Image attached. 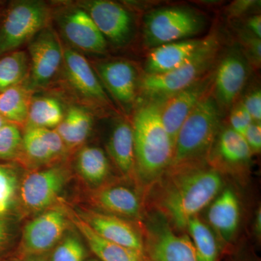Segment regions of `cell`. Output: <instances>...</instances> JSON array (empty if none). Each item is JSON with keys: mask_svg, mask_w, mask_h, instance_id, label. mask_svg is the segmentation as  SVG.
<instances>
[{"mask_svg": "<svg viewBox=\"0 0 261 261\" xmlns=\"http://www.w3.org/2000/svg\"><path fill=\"white\" fill-rule=\"evenodd\" d=\"M108 151L116 167L125 177H135L133 129L128 122H117L108 140Z\"/></svg>", "mask_w": 261, "mask_h": 261, "instance_id": "603a6c76", "label": "cell"}, {"mask_svg": "<svg viewBox=\"0 0 261 261\" xmlns=\"http://www.w3.org/2000/svg\"><path fill=\"white\" fill-rule=\"evenodd\" d=\"M8 123V122H7L5 121L4 118H3L1 116H0V128H1L2 126H4L5 123Z\"/></svg>", "mask_w": 261, "mask_h": 261, "instance_id": "7bdbcfd3", "label": "cell"}, {"mask_svg": "<svg viewBox=\"0 0 261 261\" xmlns=\"http://www.w3.org/2000/svg\"><path fill=\"white\" fill-rule=\"evenodd\" d=\"M76 168L81 177L88 185L99 187L110 174V163L104 151L99 147L87 146L80 151Z\"/></svg>", "mask_w": 261, "mask_h": 261, "instance_id": "d4e9b609", "label": "cell"}, {"mask_svg": "<svg viewBox=\"0 0 261 261\" xmlns=\"http://www.w3.org/2000/svg\"><path fill=\"white\" fill-rule=\"evenodd\" d=\"M60 25L67 40L74 47L89 53H106V38L84 9L68 10L62 15Z\"/></svg>", "mask_w": 261, "mask_h": 261, "instance_id": "2e32d148", "label": "cell"}, {"mask_svg": "<svg viewBox=\"0 0 261 261\" xmlns=\"http://www.w3.org/2000/svg\"><path fill=\"white\" fill-rule=\"evenodd\" d=\"M49 10L42 2L20 1L8 8L0 27V57L15 51L45 28Z\"/></svg>", "mask_w": 261, "mask_h": 261, "instance_id": "8992f818", "label": "cell"}, {"mask_svg": "<svg viewBox=\"0 0 261 261\" xmlns=\"http://www.w3.org/2000/svg\"><path fill=\"white\" fill-rule=\"evenodd\" d=\"M247 110L252 121L260 123L261 121V92L260 89H254L245 96L241 101Z\"/></svg>", "mask_w": 261, "mask_h": 261, "instance_id": "e575fe53", "label": "cell"}, {"mask_svg": "<svg viewBox=\"0 0 261 261\" xmlns=\"http://www.w3.org/2000/svg\"><path fill=\"white\" fill-rule=\"evenodd\" d=\"M29 50L32 84L44 87L53 80L63 63L61 43L53 31L44 28L31 40Z\"/></svg>", "mask_w": 261, "mask_h": 261, "instance_id": "7c38bea8", "label": "cell"}, {"mask_svg": "<svg viewBox=\"0 0 261 261\" xmlns=\"http://www.w3.org/2000/svg\"><path fill=\"white\" fill-rule=\"evenodd\" d=\"M214 71L168 97L163 103L161 116L173 146L178 132L196 106L212 92Z\"/></svg>", "mask_w": 261, "mask_h": 261, "instance_id": "9c48e42d", "label": "cell"}, {"mask_svg": "<svg viewBox=\"0 0 261 261\" xmlns=\"http://www.w3.org/2000/svg\"><path fill=\"white\" fill-rule=\"evenodd\" d=\"M250 69L243 51L233 48L220 61L214 72L212 94L220 108L233 106L248 79Z\"/></svg>", "mask_w": 261, "mask_h": 261, "instance_id": "30bf717a", "label": "cell"}, {"mask_svg": "<svg viewBox=\"0 0 261 261\" xmlns=\"http://www.w3.org/2000/svg\"><path fill=\"white\" fill-rule=\"evenodd\" d=\"M30 105L28 92L20 85L0 92V116L8 123L18 126L27 122Z\"/></svg>", "mask_w": 261, "mask_h": 261, "instance_id": "4316f807", "label": "cell"}, {"mask_svg": "<svg viewBox=\"0 0 261 261\" xmlns=\"http://www.w3.org/2000/svg\"><path fill=\"white\" fill-rule=\"evenodd\" d=\"M68 178L65 168L56 166L29 173L20 182L19 189L24 209L29 213L48 210L59 200Z\"/></svg>", "mask_w": 261, "mask_h": 261, "instance_id": "ba28073f", "label": "cell"}, {"mask_svg": "<svg viewBox=\"0 0 261 261\" xmlns=\"http://www.w3.org/2000/svg\"><path fill=\"white\" fill-rule=\"evenodd\" d=\"M255 231L257 235L260 234L261 231V211L260 208H259V211H257L256 214V217H255Z\"/></svg>", "mask_w": 261, "mask_h": 261, "instance_id": "60d3db41", "label": "cell"}, {"mask_svg": "<svg viewBox=\"0 0 261 261\" xmlns=\"http://www.w3.org/2000/svg\"><path fill=\"white\" fill-rule=\"evenodd\" d=\"M77 214L102 238L145 253V244L142 233L128 220L91 209H84Z\"/></svg>", "mask_w": 261, "mask_h": 261, "instance_id": "5bb4252c", "label": "cell"}, {"mask_svg": "<svg viewBox=\"0 0 261 261\" xmlns=\"http://www.w3.org/2000/svg\"><path fill=\"white\" fill-rule=\"evenodd\" d=\"M231 128L238 134L244 136L245 132L252 123L251 116L244 107L242 102H239L231 111L230 114Z\"/></svg>", "mask_w": 261, "mask_h": 261, "instance_id": "836d02e7", "label": "cell"}, {"mask_svg": "<svg viewBox=\"0 0 261 261\" xmlns=\"http://www.w3.org/2000/svg\"><path fill=\"white\" fill-rule=\"evenodd\" d=\"M61 207L70 223L79 230L87 242L91 251L93 252L99 261H147L145 254L106 240L84 222L73 209L65 204L62 205Z\"/></svg>", "mask_w": 261, "mask_h": 261, "instance_id": "d6986e66", "label": "cell"}, {"mask_svg": "<svg viewBox=\"0 0 261 261\" xmlns=\"http://www.w3.org/2000/svg\"><path fill=\"white\" fill-rule=\"evenodd\" d=\"M30 65L23 51H13L0 57V91L20 85L27 76Z\"/></svg>", "mask_w": 261, "mask_h": 261, "instance_id": "f1b7e54d", "label": "cell"}, {"mask_svg": "<svg viewBox=\"0 0 261 261\" xmlns=\"http://www.w3.org/2000/svg\"><path fill=\"white\" fill-rule=\"evenodd\" d=\"M65 75L75 92L100 106L111 104L102 84L85 57L71 49L63 50Z\"/></svg>", "mask_w": 261, "mask_h": 261, "instance_id": "9a60e30c", "label": "cell"}, {"mask_svg": "<svg viewBox=\"0 0 261 261\" xmlns=\"http://www.w3.org/2000/svg\"><path fill=\"white\" fill-rule=\"evenodd\" d=\"M203 27V19L193 10L178 7L161 8L146 15L144 39L147 47H157L190 39Z\"/></svg>", "mask_w": 261, "mask_h": 261, "instance_id": "5b68a950", "label": "cell"}, {"mask_svg": "<svg viewBox=\"0 0 261 261\" xmlns=\"http://www.w3.org/2000/svg\"><path fill=\"white\" fill-rule=\"evenodd\" d=\"M240 204L236 194L226 189L220 194L209 208L208 221L226 241L231 240L240 221Z\"/></svg>", "mask_w": 261, "mask_h": 261, "instance_id": "cb8c5ba5", "label": "cell"}, {"mask_svg": "<svg viewBox=\"0 0 261 261\" xmlns=\"http://www.w3.org/2000/svg\"><path fill=\"white\" fill-rule=\"evenodd\" d=\"M252 153H259L261 149L260 123L252 122L243 136Z\"/></svg>", "mask_w": 261, "mask_h": 261, "instance_id": "8d00e7d4", "label": "cell"}, {"mask_svg": "<svg viewBox=\"0 0 261 261\" xmlns=\"http://www.w3.org/2000/svg\"><path fill=\"white\" fill-rule=\"evenodd\" d=\"M65 147L56 130L28 127L22 139L21 150L34 164H45L61 157Z\"/></svg>", "mask_w": 261, "mask_h": 261, "instance_id": "7402d4cb", "label": "cell"}, {"mask_svg": "<svg viewBox=\"0 0 261 261\" xmlns=\"http://www.w3.org/2000/svg\"><path fill=\"white\" fill-rule=\"evenodd\" d=\"M247 30L252 35L259 39L261 37V16L260 15H252L246 21Z\"/></svg>", "mask_w": 261, "mask_h": 261, "instance_id": "f35d334b", "label": "cell"}, {"mask_svg": "<svg viewBox=\"0 0 261 261\" xmlns=\"http://www.w3.org/2000/svg\"><path fill=\"white\" fill-rule=\"evenodd\" d=\"M257 4V1H252V0H240V1L233 2L226 10L227 15L230 18H236L252 9Z\"/></svg>", "mask_w": 261, "mask_h": 261, "instance_id": "74e56055", "label": "cell"}, {"mask_svg": "<svg viewBox=\"0 0 261 261\" xmlns=\"http://www.w3.org/2000/svg\"><path fill=\"white\" fill-rule=\"evenodd\" d=\"M86 261H97V260H86Z\"/></svg>", "mask_w": 261, "mask_h": 261, "instance_id": "f6af8a7d", "label": "cell"}, {"mask_svg": "<svg viewBox=\"0 0 261 261\" xmlns=\"http://www.w3.org/2000/svg\"><path fill=\"white\" fill-rule=\"evenodd\" d=\"M220 123L221 108L211 92L182 124L168 170L205 165L219 133Z\"/></svg>", "mask_w": 261, "mask_h": 261, "instance_id": "3957f363", "label": "cell"}, {"mask_svg": "<svg viewBox=\"0 0 261 261\" xmlns=\"http://www.w3.org/2000/svg\"><path fill=\"white\" fill-rule=\"evenodd\" d=\"M20 185L16 170L0 164V216L4 217L14 205Z\"/></svg>", "mask_w": 261, "mask_h": 261, "instance_id": "4dcf8cb0", "label": "cell"}, {"mask_svg": "<svg viewBox=\"0 0 261 261\" xmlns=\"http://www.w3.org/2000/svg\"><path fill=\"white\" fill-rule=\"evenodd\" d=\"M88 13L104 37L116 46L128 42L133 32V18L121 5L107 0H95L86 3Z\"/></svg>", "mask_w": 261, "mask_h": 261, "instance_id": "4fadbf2b", "label": "cell"}, {"mask_svg": "<svg viewBox=\"0 0 261 261\" xmlns=\"http://www.w3.org/2000/svg\"><path fill=\"white\" fill-rule=\"evenodd\" d=\"M208 39H185L152 48L146 60L145 74H161L176 69L191 59Z\"/></svg>", "mask_w": 261, "mask_h": 261, "instance_id": "ac0fdd59", "label": "cell"}, {"mask_svg": "<svg viewBox=\"0 0 261 261\" xmlns=\"http://www.w3.org/2000/svg\"><path fill=\"white\" fill-rule=\"evenodd\" d=\"M147 229L145 250L149 261H199L191 239L174 232L166 221H157Z\"/></svg>", "mask_w": 261, "mask_h": 261, "instance_id": "8fae6325", "label": "cell"}, {"mask_svg": "<svg viewBox=\"0 0 261 261\" xmlns=\"http://www.w3.org/2000/svg\"><path fill=\"white\" fill-rule=\"evenodd\" d=\"M5 261H22V260L19 258H11V259H9V260H7Z\"/></svg>", "mask_w": 261, "mask_h": 261, "instance_id": "ee69618b", "label": "cell"}, {"mask_svg": "<svg viewBox=\"0 0 261 261\" xmlns=\"http://www.w3.org/2000/svg\"><path fill=\"white\" fill-rule=\"evenodd\" d=\"M90 200L101 212L125 219H140L142 216L140 197L135 190L124 185L97 187L91 195Z\"/></svg>", "mask_w": 261, "mask_h": 261, "instance_id": "e0dca14e", "label": "cell"}, {"mask_svg": "<svg viewBox=\"0 0 261 261\" xmlns=\"http://www.w3.org/2000/svg\"><path fill=\"white\" fill-rule=\"evenodd\" d=\"M219 50L217 39L211 36L191 59L176 69L161 74L144 75L140 81L141 90L151 99L166 100L207 74Z\"/></svg>", "mask_w": 261, "mask_h": 261, "instance_id": "277c9868", "label": "cell"}, {"mask_svg": "<svg viewBox=\"0 0 261 261\" xmlns=\"http://www.w3.org/2000/svg\"><path fill=\"white\" fill-rule=\"evenodd\" d=\"M98 73L115 99L123 106H130L137 97V72L128 62L114 61L101 63Z\"/></svg>", "mask_w": 261, "mask_h": 261, "instance_id": "44dd1931", "label": "cell"}, {"mask_svg": "<svg viewBox=\"0 0 261 261\" xmlns=\"http://www.w3.org/2000/svg\"><path fill=\"white\" fill-rule=\"evenodd\" d=\"M252 154L243 136L227 127L218 133L209 159L212 161L213 168L218 166L236 171L247 168Z\"/></svg>", "mask_w": 261, "mask_h": 261, "instance_id": "ffe728a7", "label": "cell"}, {"mask_svg": "<svg viewBox=\"0 0 261 261\" xmlns=\"http://www.w3.org/2000/svg\"><path fill=\"white\" fill-rule=\"evenodd\" d=\"M25 261H48L44 255H35L25 257Z\"/></svg>", "mask_w": 261, "mask_h": 261, "instance_id": "b9f144b4", "label": "cell"}, {"mask_svg": "<svg viewBox=\"0 0 261 261\" xmlns=\"http://www.w3.org/2000/svg\"><path fill=\"white\" fill-rule=\"evenodd\" d=\"M70 223L62 207L43 211L23 228L22 254L25 257L44 255L61 242Z\"/></svg>", "mask_w": 261, "mask_h": 261, "instance_id": "52a82bcc", "label": "cell"}, {"mask_svg": "<svg viewBox=\"0 0 261 261\" xmlns=\"http://www.w3.org/2000/svg\"><path fill=\"white\" fill-rule=\"evenodd\" d=\"M187 228L199 261H216L219 248L210 227L196 216L189 221Z\"/></svg>", "mask_w": 261, "mask_h": 261, "instance_id": "f546056e", "label": "cell"}, {"mask_svg": "<svg viewBox=\"0 0 261 261\" xmlns=\"http://www.w3.org/2000/svg\"><path fill=\"white\" fill-rule=\"evenodd\" d=\"M87 250L76 235H68L55 247L49 261H86Z\"/></svg>", "mask_w": 261, "mask_h": 261, "instance_id": "1f68e13d", "label": "cell"}, {"mask_svg": "<svg viewBox=\"0 0 261 261\" xmlns=\"http://www.w3.org/2000/svg\"><path fill=\"white\" fill-rule=\"evenodd\" d=\"M22 139L17 125L5 123L0 128V160L13 159L21 150Z\"/></svg>", "mask_w": 261, "mask_h": 261, "instance_id": "d6a6232c", "label": "cell"}, {"mask_svg": "<svg viewBox=\"0 0 261 261\" xmlns=\"http://www.w3.org/2000/svg\"><path fill=\"white\" fill-rule=\"evenodd\" d=\"M155 202L175 228H187L189 221L216 198L222 188L219 170L205 165L167 170Z\"/></svg>", "mask_w": 261, "mask_h": 261, "instance_id": "6da1fadb", "label": "cell"}, {"mask_svg": "<svg viewBox=\"0 0 261 261\" xmlns=\"http://www.w3.org/2000/svg\"><path fill=\"white\" fill-rule=\"evenodd\" d=\"M243 39L244 46L247 51V54L250 56V59L253 61L255 64L260 65L261 59V42L260 39L250 34L242 35Z\"/></svg>", "mask_w": 261, "mask_h": 261, "instance_id": "d590c367", "label": "cell"}, {"mask_svg": "<svg viewBox=\"0 0 261 261\" xmlns=\"http://www.w3.org/2000/svg\"><path fill=\"white\" fill-rule=\"evenodd\" d=\"M63 106L56 98L37 97L31 102L28 119L31 128H56L64 118Z\"/></svg>", "mask_w": 261, "mask_h": 261, "instance_id": "83f0119b", "label": "cell"}, {"mask_svg": "<svg viewBox=\"0 0 261 261\" xmlns=\"http://www.w3.org/2000/svg\"><path fill=\"white\" fill-rule=\"evenodd\" d=\"M8 241V228L3 216H0V254L6 247Z\"/></svg>", "mask_w": 261, "mask_h": 261, "instance_id": "ab89813d", "label": "cell"}, {"mask_svg": "<svg viewBox=\"0 0 261 261\" xmlns=\"http://www.w3.org/2000/svg\"><path fill=\"white\" fill-rule=\"evenodd\" d=\"M164 101L142 104L132 122L135 156V174L144 186L159 181L172 161L173 146L161 116Z\"/></svg>", "mask_w": 261, "mask_h": 261, "instance_id": "7a4b0ae2", "label": "cell"}, {"mask_svg": "<svg viewBox=\"0 0 261 261\" xmlns=\"http://www.w3.org/2000/svg\"><path fill=\"white\" fill-rule=\"evenodd\" d=\"M92 126L93 118L88 111L82 108L71 107L56 127V132L65 146L75 147L87 140Z\"/></svg>", "mask_w": 261, "mask_h": 261, "instance_id": "484cf974", "label": "cell"}]
</instances>
